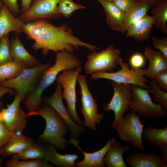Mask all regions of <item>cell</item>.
Wrapping results in <instances>:
<instances>
[{
  "instance_id": "33",
  "label": "cell",
  "mask_w": 167,
  "mask_h": 167,
  "mask_svg": "<svg viewBox=\"0 0 167 167\" xmlns=\"http://www.w3.org/2000/svg\"><path fill=\"white\" fill-rule=\"evenodd\" d=\"M10 43L8 34L0 40V65L13 60L10 51Z\"/></svg>"
},
{
  "instance_id": "29",
  "label": "cell",
  "mask_w": 167,
  "mask_h": 167,
  "mask_svg": "<svg viewBox=\"0 0 167 167\" xmlns=\"http://www.w3.org/2000/svg\"><path fill=\"white\" fill-rule=\"evenodd\" d=\"M46 152L45 148L34 143L20 152L16 154L19 159L26 161L30 159H43Z\"/></svg>"
},
{
  "instance_id": "31",
  "label": "cell",
  "mask_w": 167,
  "mask_h": 167,
  "mask_svg": "<svg viewBox=\"0 0 167 167\" xmlns=\"http://www.w3.org/2000/svg\"><path fill=\"white\" fill-rule=\"evenodd\" d=\"M86 7L73 0H60L58 4L59 13L66 18H69L77 10L84 9Z\"/></svg>"
},
{
  "instance_id": "45",
  "label": "cell",
  "mask_w": 167,
  "mask_h": 167,
  "mask_svg": "<svg viewBox=\"0 0 167 167\" xmlns=\"http://www.w3.org/2000/svg\"><path fill=\"white\" fill-rule=\"evenodd\" d=\"M2 159L0 157V167L1 166V164L2 162Z\"/></svg>"
},
{
  "instance_id": "15",
  "label": "cell",
  "mask_w": 167,
  "mask_h": 167,
  "mask_svg": "<svg viewBox=\"0 0 167 167\" xmlns=\"http://www.w3.org/2000/svg\"><path fill=\"white\" fill-rule=\"evenodd\" d=\"M114 138H110L106 144L99 150L92 153H88L84 151L79 145V141L74 137L69 140L73 144L82 152L84 155L82 161L76 163L77 167H104L105 165L104 161V156L112 144L116 141Z\"/></svg>"
},
{
  "instance_id": "40",
  "label": "cell",
  "mask_w": 167,
  "mask_h": 167,
  "mask_svg": "<svg viewBox=\"0 0 167 167\" xmlns=\"http://www.w3.org/2000/svg\"><path fill=\"white\" fill-rule=\"evenodd\" d=\"M32 0H21V12L24 13L29 8Z\"/></svg>"
},
{
  "instance_id": "13",
  "label": "cell",
  "mask_w": 167,
  "mask_h": 167,
  "mask_svg": "<svg viewBox=\"0 0 167 167\" xmlns=\"http://www.w3.org/2000/svg\"><path fill=\"white\" fill-rule=\"evenodd\" d=\"M20 98L15 95L12 103L7 108L0 110V121L10 131L21 133L25 128L28 117L20 108Z\"/></svg>"
},
{
  "instance_id": "3",
  "label": "cell",
  "mask_w": 167,
  "mask_h": 167,
  "mask_svg": "<svg viewBox=\"0 0 167 167\" xmlns=\"http://www.w3.org/2000/svg\"><path fill=\"white\" fill-rule=\"evenodd\" d=\"M28 117L39 116L43 118L46 122L45 128L40 135V139L50 143L57 148L64 149L67 141L63 137L67 131L68 126L61 116L48 105L42 106L36 111H30Z\"/></svg>"
},
{
  "instance_id": "34",
  "label": "cell",
  "mask_w": 167,
  "mask_h": 167,
  "mask_svg": "<svg viewBox=\"0 0 167 167\" xmlns=\"http://www.w3.org/2000/svg\"><path fill=\"white\" fill-rule=\"evenodd\" d=\"M146 63L145 58L142 54L137 52L132 54L129 60V63L133 69L142 68Z\"/></svg>"
},
{
  "instance_id": "46",
  "label": "cell",
  "mask_w": 167,
  "mask_h": 167,
  "mask_svg": "<svg viewBox=\"0 0 167 167\" xmlns=\"http://www.w3.org/2000/svg\"><path fill=\"white\" fill-rule=\"evenodd\" d=\"M104 0L109 1V2H112V0Z\"/></svg>"
},
{
  "instance_id": "25",
  "label": "cell",
  "mask_w": 167,
  "mask_h": 167,
  "mask_svg": "<svg viewBox=\"0 0 167 167\" xmlns=\"http://www.w3.org/2000/svg\"><path fill=\"white\" fill-rule=\"evenodd\" d=\"M151 6L147 2L139 0L133 6L125 12L123 32L131 24L147 14Z\"/></svg>"
},
{
  "instance_id": "9",
  "label": "cell",
  "mask_w": 167,
  "mask_h": 167,
  "mask_svg": "<svg viewBox=\"0 0 167 167\" xmlns=\"http://www.w3.org/2000/svg\"><path fill=\"white\" fill-rule=\"evenodd\" d=\"M120 51L112 45L99 52H93L87 57L85 66L86 74L97 72H114V69L122 59Z\"/></svg>"
},
{
  "instance_id": "20",
  "label": "cell",
  "mask_w": 167,
  "mask_h": 167,
  "mask_svg": "<svg viewBox=\"0 0 167 167\" xmlns=\"http://www.w3.org/2000/svg\"><path fill=\"white\" fill-rule=\"evenodd\" d=\"M143 55L149 61L145 75L152 79L159 72L167 70V58L160 51H156L149 46H146Z\"/></svg>"
},
{
  "instance_id": "39",
  "label": "cell",
  "mask_w": 167,
  "mask_h": 167,
  "mask_svg": "<svg viewBox=\"0 0 167 167\" xmlns=\"http://www.w3.org/2000/svg\"><path fill=\"white\" fill-rule=\"evenodd\" d=\"M5 5L15 16L18 15L20 12L18 0H1Z\"/></svg>"
},
{
  "instance_id": "32",
  "label": "cell",
  "mask_w": 167,
  "mask_h": 167,
  "mask_svg": "<svg viewBox=\"0 0 167 167\" xmlns=\"http://www.w3.org/2000/svg\"><path fill=\"white\" fill-rule=\"evenodd\" d=\"M152 79L149 86V92L151 93L154 97V101L158 102L166 110L167 109V92L159 87L154 78Z\"/></svg>"
},
{
  "instance_id": "38",
  "label": "cell",
  "mask_w": 167,
  "mask_h": 167,
  "mask_svg": "<svg viewBox=\"0 0 167 167\" xmlns=\"http://www.w3.org/2000/svg\"><path fill=\"white\" fill-rule=\"evenodd\" d=\"M139 0H112V2L124 12L133 6Z\"/></svg>"
},
{
  "instance_id": "16",
  "label": "cell",
  "mask_w": 167,
  "mask_h": 167,
  "mask_svg": "<svg viewBox=\"0 0 167 167\" xmlns=\"http://www.w3.org/2000/svg\"><path fill=\"white\" fill-rule=\"evenodd\" d=\"M19 34L15 33L10 41V51L13 60L25 64L29 67L41 64L37 59L27 50L21 41Z\"/></svg>"
},
{
  "instance_id": "24",
  "label": "cell",
  "mask_w": 167,
  "mask_h": 167,
  "mask_svg": "<svg viewBox=\"0 0 167 167\" xmlns=\"http://www.w3.org/2000/svg\"><path fill=\"white\" fill-rule=\"evenodd\" d=\"M45 149L44 160L59 167H72L76 166L75 161L79 158L77 154H61L51 145Z\"/></svg>"
},
{
  "instance_id": "42",
  "label": "cell",
  "mask_w": 167,
  "mask_h": 167,
  "mask_svg": "<svg viewBox=\"0 0 167 167\" xmlns=\"http://www.w3.org/2000/svg\"><path fill=\"white\" fill-rule=\"evenodd\" d=\"M160 148V152L161 153L163 158L167 162V145H164Z\"/></svg>"
},
{
  "instance_id": "4",
  "label": "cell",
  "mask_w": 167,
  "mask_h": 167,
  "mask_svg": "<svg viewBox=\"0 0 167 167\" xmlns=\"http://www.w3.org/2000/svg\"><path fill=\"white\" fill-rule=\"evenodd\" d=\"M50 66V63L48 62L26 68L15 77L3 82L0 85L13 89L21 101H24L35 90L44 72Z\"/></svg>"
},
{
  "instance_id": "18",
  "label": "cell",
  "mask_w": 167,
  "mask_h": 167,
  "mask_svg": "<svg viewBox=\"0 0 167 167\" xmlns=\"http://www.w3.org/2000/svg\"><path fill=\"white\" fill-rule=\"evenodd\" d=\"M126 162L132 167H167V162L156 153L136 152L127 157Z\"/></svg>"
},
{
  "instance_id": "1",
  "label": "cell",
  "mask_w": 167,
  "mask_h": 167,
  "mask_svg": "<svg viewBox=\"0 0 167 167\" xmlns=\"http://www.w3.org/2000/svg\"><path fill=\"white\" fill-rule=\"evenodd\" d=\"M23 31L27 39L34 40L31 48L40 49L46 56L50 51L56 53L62 51L72 52L80 47H84L93 52L99 49L84 42L75 36L71 29L65 24L56 26L46 19H39L25 23Z\"/></svg>"
},
{
  "instance_id": "14",
  "label": "cell",
  "mask_w": 167,
  "mask_h": 167,
  "mask_svg": "<svg viewBox=\"0 0 167 167\" xmlns=\"http://www.w3.org/2000/svg\"><path fill=\"white\" fill-rule=\"evenodd\" d=\"M62 92V88L58 84L54 93L42 99V102L52 107L65 121L73 137H77L84 132L85 128L77 124L71 117L63 103Z\"/></svg>"
},
{
  "instance_id": "43",
  "label": "cell",
  "mask_w": 167,
  "mask_h": 167,
  "mask_svg": "<svg viewBox=\"0 0 167 167\" xmlns=\"http://www.w3.org/2000/svg\"><path fill=\"white\" fill-rule=\"evenodd\" d=\"M147 2L151 6L161 0H140Z\"/></svg>"
},
{
  "instance_id": "28",
  "label": "cell",
  "mask_w": 167,
  "mask_h": 167,
  "mask_svg": "<svg viewBox=\"0 0 167 167\" xmlns=\"http://www.w3.org/2000/svg\"><path fill=\"white\" fill-rule=\"evenodd\" d=\"M28 67L25 64L13 60L0 65V84L5 80L15 77Z\"/></svg>"
},
{
  "instance_id": "41",
  "label": "cell",
  "mask_w": 167,
  "mask_h": 167,
  "mask_svg": "<svg viewBox=\"0 0 167 167\" xmlns=\"http://www.w3.org/2000/svg\"><path fill=\"white\" fill-rule=\"evenodd\" d=\"M8 93L13 94L14 92L12 89L4 87L0 85V99L3 95ZM1 105L0 102V106Z\"/></svg>"
},
{
  "instance_id": "30",
  "label": "cell",
  "mask_w": 167,
  "mask_h": 167,
  "mask_svg": "<svg viewBox=\"0 0 167 167\" xmlns=\"http://www.w3.org/2000/svg\"><path fill=\"white\" fill-rule=\"evenodd\" d=\"M16 154L6 163L7 167H51L52 165L43 159H36L32 161H19Z\"/></svg>"
},
{
  "instance_id": "7",
  "label": "cell",
  "mask_w": 167,
  "mask_h": 167,
  "mask_svg": "<svg viewBox=\"0 0 167 167\" xmlns=\"http://www.w3.org/2000/svg\"><path fill=\"white\" fill-rule=\"evenodd\" d=\"M119 64L121 69L116 72H97L91 74L92 79H105L119 83L135 85L143 88L148 89L149 86L147 83L149 80L146 79V69H130L128 64L123 62L122 59Z\"/></svg>"
},
{
  "instance_id": "26",
  "label": "cell",
  "mask_w": 167,
  "mask_h": 167,
  "mask_svg": "<svg viewBox=\"0 0 167 167\" xmlns=\"http://www.w3.org/2000/svg\"><path fill=\"white\" fill-rule=\"evenodd\" d=\"M142 138L157 147L167 145V126L158 128L148 126L144 128Z\"/></svg>"
},
{
  "instance_id": "5",
  "label": "cell",
  "mask_w": 167,
  "mask_h": 167,
  "mask_svg": "<svg viewBox=\"0 0 167 167\" xmlns=\"http://www.w3.org/2000/svg\"><path fill=\"white\" fill-rule=\"evenodd\" d=\"M148 89L131 84V99L129 106L140 117L147 119L165 117L167 113L160 104L152 100Z\"/></svg>"
},
{
  "instance_id": "37",
  "label": "cell",
  "mask_w": 167,
  "mask_h": 167,
  "mask_svg": "<svg viewBox=\"0 0 167 167\" xmlns=\"http://www.w3.org/2000/svg\"><path fill=\"white\" fill-rule=\"evenodd\" d=\"M159 87L165 92H167V70L157 74L154 78Z\"/></svg>"
},
{
  "instance_id": "11",
  "label": "cell",
  "mask_w": 167,
  "mask_h": 167,
  "mask_svg": "<svg viewBox=\"0 0 167 167\" xmlns=\"http://www.w3.org/2000/svg\"><path fill=\"white\" fill-rule=\"evenodd\" d=\"M113 88L112 97L104 107L105 112L112 111L114 120L112 126L123 117V114L130 110L129 104L131 99V84L119 83L111 81Z\"/></svg>"
},
{
  "instance_id": "12",
  "label": "cell",
  "mask_w": 167,
  "mask_h": 167,
  "mask_svg": "<svg viewBox=\"0 0 167 167\" xmlns=\"http://www.w3.org/2000/svg\"><path fill=\"white\" fill-rule=\"evenodd\" d=\"M60 0H33L30 7L18 17L25 23L41 19H59L58 4Z\"/></svg>"
},
{
  "instance_id": "10",
  "label": "cell",
  "mask_w": 167,
  "mask_h": 167,
  "mask_svg": "<svg viewBox=\"0 0 167 167\" xmlns=\"http://www.w3.org/2000/svg\"><path fill=\"white\" fill-rule=\"evenodd\" d=\"M77 81L80 89L81 108V111L84 117V126L96 130V125L100 123L104 113L98 112L97 104L89 88L86 76L79 74Z\"/></svg>"
},
{
  "instance_id": "44",
  "label": "cell",
  "mask_w": 167,
  "mask_h": 167,
  "mask_svg": "<svg viewBox=\"0 0 167 167\" xmlns=\"http://www.w3.org/2000/svg\"><path fill=\"white\" fill-rule=\"evenodd\" d=\"M4 4L1 0H0V11L1 10Z\"/></svg>"
},
{
  "instance_id": "19",
  "label": "cell",
  "mask_w": 167,
  "mask_h": 167,
  "mask_svg": "<svg viewBox=\"0 0 167 167\" xmlns=\"http://www.w3.org/2000/svg\"><path fill=\"white\" fill-rule=\"evenodd\" d=\"M25 23L19 17H16L3 5L0 11V40L11 32L21 34Z\"/></svg>"
},
{
  "instance_id": "36",
  "label": "cell",
  "mask_w": 167,
  "mask_h": 167,
  "mask_svg": "<svg viewBox=\"0 0 167 167\" xmlns=\"http://www.w3.org/2000/svg\"><path fill=\"white\" fill-rule=\"evenodd\" d=\"M151 38L154 48L159 49L167 58V37L161 39L152 37Z\"/></svg>"
},
{
  "instance_id": "6",
  "label": "cell",
  "mask_w": 167,
  "mask_h": 167,
  "mask_svg": "<svg viewBox=\"0 0 167 167\" xmlns=\"http://www.w3.org/2000/svg\"><path fill=\"white\" fill-rule=\"evenodd\" d=\"M112 127L117 131L121 140L130 142L138 150L144 152L142 138L144 125L136 113H128Z\"/></svg>"
},
{
  "instance_id": "8",
  "label": "cell",
  "mask_w": 167,
  "mask_h": 167,
  "mask_svg": "<svg viewBox=\"0 0 167 167\" xmlns=\"http://www.w3.org/2000/svg\"><path fill=\"white\" fill-rule=\"evenodd\" d=\"M82 70L81 66L75 69L66 70L58 76L56 81L63 89L62 97L66 102L67 111L74 121L84 126V123L79 118L76 110V85L77 78Z\"/></svg>"
},
{
  "instance_id": "21",
  "label": "cell",
  "mask_w": 167,
  "mask_h": 167,
  "mask_svg": "<svg viewBox=\"0 0 167 167\" xmlns=\"http://www.w3.org/2000/svg\"><path fill=\"white\" fill-rule=\"evenodd\" d=\"M103 8L108 26L113 30L123 32L125 12L112 2L97 0Z\"/></svg>"
},
{
  "instance_id": "22",
  "label": "cell",
  "mask_w": 167,
  "mask_h": 167,
  "mask_svg": "<svg viewBox=\"0 0 167 167\" xmlns=\"http://www.w3.org/2000/svg\"><path fill=\"white\" fill-rule=\"evenodd\" d=\"M20 133H15L9 141L1 149L0 154L2 156H7L17 154L34 143L32 139Z\"/></svg>"
},
{
  "instance_id": "2",
  "label": "cell",
  "mask_w": 167,
  "mask_h": 167,
  "mask_svg": "<svg viewBox=\"0 0 167 167\" xmlns=\"http://www.w3.org/2000/svg\"><path fill=\"white\" fill-rule=\"evenodd\" d=\"M54 64L44 72L35 90L24 100V105L30 111H36L42 106L43 92L56 80L59 73L64 70L75 69L82 64L81 60L72 52L62 51L56 53Z\"/></svg>"
},
{
  "instance_id": "17",
  "label": "cell",
  "mask_w": 167,
  "mask_h": 167,
  "mask_svg": "<svg viewBox=\"0 0 167 167\" xmlns=\"http://www.w3.org/2000/svg\"><path fill=\"white\" fill-rule=\"evenodd\" d=\"M154 24V17L147 14L128 28L126 36L132 37L139 41L148 40L151 38L152 28Z\"/></svg>"
},
{
  "instance_id": "35",
  "label": "cell",
  "mask_w": 167,
  "mask_h": 167,
  "mask_svg": "<svg viewBox=\"0 0 167 167\" xmlns=\"http://www.w3.org/2000/svg\"><path fill=\"white\" fill-rule=\"evenodd\" d=\"M15 133L9 130L0 121V150L9 141Z\"/></svg>"
},
{
  "instance_id": "27",
  "label": "cell",
  "mask_w": 167,
  "mask_h": 167,
  "mask_svg": "<svg viewBox=\"0 0 167 167\" xmlns=\"http://www.w3.org/2000/svg\"><path fill=\"white\" fill-rule=\"evenodd\" d=\"M151 13L154 18L156 27L167 35V0H161L153 6Z\"/></svg>"
},
{
  "instance_id": "23",
  "label": "cell",
  "mask_w": 167,
  "mask_h": 167,
  "mask_svg": "<svg viewBox=\"0 0 167 167\" xmlns=\"http://www.w3.org/2000/svg\"><path fill=\"white\" fill-rule=\"evenodd\" d=\"M130 149L129 146H122L119 142L115 141L104 156L105 165L108 167H126L122 154L125 152L129 151Z\"/></svg>"
}]
</instances>
